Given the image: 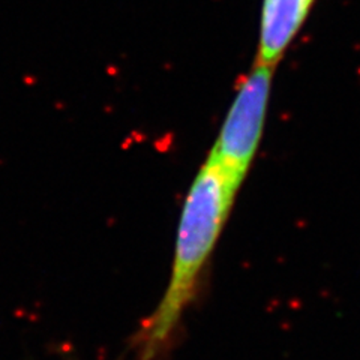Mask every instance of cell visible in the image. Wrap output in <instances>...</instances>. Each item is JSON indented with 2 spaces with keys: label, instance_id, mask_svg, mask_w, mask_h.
<instances>
[{
  "label": "cell",
  "instance_id": "cell-3",
  "mask_svg": "<svg viewBox=\"0 0 360 360\" xmlns=\"http://www.w3.org/2000/svg\"><path fill=\"white\" fill-rule=\"evenodd\" d=\"M314 0H263L257 62L276 66L305 22Z\"/></svg>",
  "mask_w": 360,
  "mask_h": 360
},
{
  "label": "cell",
  "instance_id": "cell-1",
  "mask_svg": "<svg viewBox=\"0 0 360 360\" xmlns=\"http://www.w3.org/2000/svg\"><path fill=\"white\" fill-rule=\"evenodd\" d=\"M240 184L212 155L191 186L180 215L172 278L160 305L137 336L143 360L160 356L194 297L200 275L229 219Z\"/></svg>",
  "mask_w": 360,
  "mask_h": 360
},
{
  "label": "cell",
  "instance_id": "cell-2",
  "mask_svg": "<svg viewBox=\"0 0 360 360\" xmlns=\"http://www.w3.org/2000/svg\"><path fill=\"white\" fill-rule=\"evenodd\" d=\"M275 66L254 63L236 94L210 155L242 185L260 144Z\"/></svg>",
  "mask_w": 360,
  "mask_h": 360
}]
</instances>
